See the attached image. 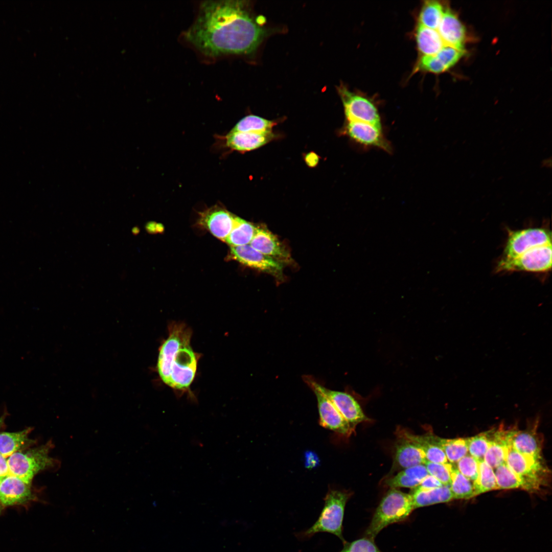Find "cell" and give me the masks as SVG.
<instances>
[{"mask_svg":"<svg viewBox=\"0 0 552 552\" xmlns=\"http://www.w3.org/2000/svg\"><path fill=\"white\" fill-rule=\"evenodd\" d=\"M398 435L399 438L408 441L421 450L427 461L441 464L449 463L439 444V437L433 434L415 435L405 429L400 430Z\"/></svg>","mask_w":552,"mask_h":552,"instance_id":"cell-18","label":"cell"},{"mask_svg":"<svg viewBox=\"0 0 552 552\" xmlns=\"http://www.w3.org/2000/svg\"><path fill=\"white\" fill-rule=\"evenodd\" d=\"M34 499L31 484L10 474L0 480V502L3 507L24 504Z\"/></svg>","mask_w":552,"mask_h":552,"instance_id":"cell-14","label":"cell"},{"mask_svg":"<svg viewBox=\"0 0 552 552\" xmlns=\"http://www.w3.org/2000/svg\"><path fill=\"white\" fill-rule=\"evenodd\" d=\"M429 474L425 465H419L404 469L386 483L391 488H408L413 489L419 485L422 480Z\"/></svg>","mask_w":552,"mask_h":552,"instance_id":"cell-25","label":"cell"},{"mask_svg":"<svg viewBox=\"0 0 552 552\" xmlns=\"http://www.w3.org/2000/svg\"><path fill=\"white\" fill-rule=\"evenodd\" d=\"M266 33L251 15L246 1H209L201 3L185 36L201 53L215 57L250 54Z\"/></svg>","mask_w":552,"mask_h":552,"instance_id":"cell-1","label":"cell"},{"mask_svg":"<svg viewBox=\"0 0 552 552\" xmlns=\"http://www.w3.org/2000/svg\"><path fill=\"white\" fill-rule=\"evenodd\" d=\"M339 91L348 121L364 122L382 127L378 110L372 102L343 86L339 88Z\"/></svg>","mask_w":552,"mask_h":552,"instance_id":"cell-10","label":"cell"},{"mask_svg":"<svg viewBox=\"0 0 552 552\" xmlns=\"http://www.w3.org/2000/svg\"><path fill=\"white\" fill-rule=\"evenodd\" d=\"M395 461L398 466L406 469L427 462L424 452L408 441L400 438L395 453Z\"/></svg>","mask_w":552,"mask_h":552,"instance_id":"cell-23","label":"cell"},{"mask_svg":"<svg viewBox=\"0 0 552 552\" xmlns=\"http://www.w3.org/2000/svg\"><path fill=\"white\" fill-rule=\"evenodd\" d=\"M470 455L478 461H484L491 440V430L467 438Z\"/></svg>","mask_w":552,"mask_h":552,"instance_id":"cell-33","label":"cell"},{"mask_svg":"<svg viewBox=\"0 0 552 552\" xmlns=\"http://www.w3.org/2000/svg\"><path fill=\"white\" fill-rule=\"evenodd\" d=\"M319 459L317 455L312 452H307L305 454V464L307 468H313L318 465Z\"/></svg>","mask_w":552,"mask_h":552,"instance_id":"cell-39","label":"cell"},{"mask_svg":"<svg viewBox=\"0 0 552 552\" xmlns=\"http://www.w3.org/2000/svg\"><path fill=\"white\" fill-rule=\"evenodd\" d=\"M414 509L410 494L391 488L377 507L365 536L374 539L387 526L405 520Z\"/></svg>","mask_w":552,"mask_h":552,"instance_id":"cell-4","label":"cell"},{"mask_svg":"<svg viewBox=\"0 0 552 552\" xmlns=\"http://www.w3.org/2000/svg\"><path fill=\"white\" fill-rule=\"evenodd\" d=\"M541 166L542 167H544V168H551V157L543 159L541 162Z\"/></svg>","mask_w":552,"mask_h":552,"instance_id":"cell-42","label":"cell"},{"mask_svg":"<svg viewBox=\"0 0 552 552\" xmlns=\"http://www.w3.org/2000/svg\"><path fill=\"white\" fill-rule=\"evenodd\" d=\"M339 552H382L374 542V539L365 536L351 542H346Z\"/></svg>","mask_w":552,"mask_h":552,"instance_id":"cell-36","label":"cell"},{"mask_svg":"<svg viewBox=\"0 0 552 552\" xmlns=\"http://www.w3.org/2000/svg\"><path fill=\"white\" fill-rule=\"evenodd\" d=\"M9 475L7 459L0 454V480Z\"/></svg>","mask_w":552,"mask_h":552,"instance_id":"cell-40","label":"cell"},{"mask_svg":"<svg viewBox=\"0 0 552 552\" xmlns=\"http://www.w3.org/2000/svg\"><path fill=\"white\" fill-rule=\"evenodd\" d=\"M273 135L269 133H254L231 131L226 136V145L238 151H249L269 142Z\"/></svg>","mask_w":552,"mask_h":552,"instance_id":"cell-19","label":"cell"},{"mask_svg":"<svg viewBox=\"0 0 552 552\" xmlns=\"http://www.w3.org/2000/svg\"><path fill=\"white\" fill-rule=\"evenodd\" d=\"M465 53L466 51L445 45L436 54L422 56L417 63L416 70L441 73L453 66Z\"/></svg>","mask_w":552,"mask_h":552,"instance_id":"cell-17","label":"cell"},{"mask_svg":"<svg viewBox=\"0 0 552 552\" xmlns=\"http://www.w3.org/2000/svg\"><path fill=\"white\" fill-rule=\"evenodd\" d=\"M511 446L522 454L535 457H542V443L534 430L515 429L511 440Z\"/></svg>","mask_w":552,"mask_h":552,"instance_id":"cell-21","label":"cell"},{"mask_svg":"<svg viewBox=\"0 0 552 552\" xmlns=\"http://www.w3.org/2000/svg\"><path fill=\"white\" fill-rule=\"evenodd\" d=\"M168 331V337L159 348L157 371L165 384L187 390L195 378L200 356L191 347L192 332L186 324L171 323Z\"/></svg>","mask_w":552,"mask_h":552,"instance_id":"cell-2","label":"cell"},{"mask_svg":"<svg viewBox=\"0 0 552 552\" xmlns=\"http://www.w3.org/2000/svg\"><path fill=\"white\" fill-rule=\"evenodd\" d=\"M316 396L320 426L344 437L350 436L354 429L343 418L331 400L317 387L316 381L311 376L303 377Z\"/></svg>","mask_w":552,"mask_h":552,"instance_id":"cell-8","label":"cell"},{"mask_svg":"<svg viewBox=\"0 0 552 552\" xmlns=\"http://www.w3.org/2000/svg\"><path fill=\"white\" fill-rule=\"evenodd\" d=\"M416 37L418 50L422 56L436 54L445 45L436 30L420 24L417 28Z\"/></svg>","mask_w":552,"mask_h":552,"instance_id":"cell-24","label":"cell"},{"mask_svg":"<svg viewBox=\"0 0 552 552\" xmlns=\"http://www.w3.org/2000/svg\"><path fill=\"white\" fill-rule=\"evenodd\" d=\"M51 442L25 452H16L7 459L10 474L31 484L39 472L58 466L59 461L49 456Z\"/></svg>","mask_w":552,"mask_h":552,"instance_id":"cell-5","label":"cell"},{"mask_svg":"<svg viewBox=\"0 0 552 552\" xmlns=\"http://www.w3.org/2000/svg\"><path fill=\"white\" fill-rule=\"evenodd\" d=\"M437 31L445 45L465 51V28L457 15L449 8L445 9Z\"/></svg>","mask_w":552,"mask_h":552,"instance_id":"cell-16","label":"cell"},{"mask_svg":"<svg viewBox=\"0 0 552 552\" xmlns=\"http://www.w3.org/2000/svg\"><path fill=\"white\" fill-rule=\"evenodd\" d=\"M3 420H4V418H3V417H1V418H0V428H1V426H2V424H3Z\"/></svg>","mask_w":552,"mask_h":552,"instance_id":"cell-43","label":"cell"},{"mask_svg":"<svg viewBox=\"0 0 552 552\" xmlns=\"http://www.w3.org/2000/svg\"><path fill=\"white\" fill-rule=\"evenodd\" d=\"M415 509L439 503L448 502L453 499L452 495L448 486L422 489L413 488L410 494Z\"/></svg>","mask_w":552,"mask_h":552,"instance_id":"cell-22","label":"cell"},{"mask_svg":"<svg viewBox=\"0 0 552 552\" xmlns=\"http://www.w3.org/2000/svg\"><path fill=\"white\" fill-rule=\"evenodd\" d=\"M457 470L473 483L476 480L478 474L479 461L467 454L456 463Z\"/></svg>","mask_w":552,"mask_h":552,"instance_id":"cell-37","label":"cell"},{"mask_svg":"<svg viewBox=\"0 0 552 552\" xmlns=\"http://www.w3.org/2000/svg\"><path fill=\"white\" fill-rule=\"evenodd\" d=\"M235 217L227 210L215 207L200 213L199 222L215 237L225 241L233 228Z\"/></svg>","mask_w":552,"mask_h":552,"instance_id":"cell-15","label":"cell"},{"mask_svg":"<svg viewBox=\"0 0 552 552\" xmlns=\"http://www.w3.org/2000/svg\"><path fill=\"white\" fill-rule=\"evenodd\" d=\"M445 9L439 2L435 1L425 2L420 13L419 24L424 27L437 30Z\"/></svg>","mask_w":552,"mask_h":552,"instance_id":"cell-28","label":"cell"},{"mask_svg":"<svg viewBox=\"0 0 552 552\" xmlns=\"http://www.w3.org/2000/svg\"><path fill=\"white\" fill-rule=\"evenodd\" d=\"M505 463L520 480L523 490L536 492L547 485L549 470L542 457L522 454L511 447Z\"/></svg>","mask_w":552,"mask_h":552,"instance_id":"cell-6","label":"cell"},{"mask_svg":"<svg viewBox=\"0 0 552 552\" xmlns=\"http://www.w3.org/2000/svg\"><path fill=\"white\" fill-rule=\"evenodd\" d=\"M3 507L2 506V505L1 504V502H0V515H1V512H2V509H3Z\"/></svg>","mask_w":552,"mask_h":552,"instance_id":"cell-44","label":"cell"},{"mask_svg":"<svg viewBox=\"0 0 552 552\" xmlns=\"http://www.w3.org/2000/svg\"><path fill=\"white\" fill-rule=\"evenodd\" d=\"M494 469L497 489L521 488L520 480L505 462Z\"/></svg>","mask_w":552,"mask_h":552,"instance_id":"cell-34","label":"cell"},{"mask_svg":"<svg viewBox=\"0 0 552 552\" xmlns=\"http://www.w3.org/2000/svg\"><path fill=\"white\" fill-rule=\"evenodd\" d=\"M30 428L14 432L0 433V454L8 458L32 442L29 438Z\"/></svg>","mask_w":552,"mask_h":552,"instance_id":"cell-26","label":"cell"},{"mask_svg":"<svg viewBox=\"0 0 552 552\" xmlns=\"http://www.w3.org/2000/svg\"><path fill=\"white\" fill-rule=\"evenodd\" d=\"M232 257L241 264L274 275L281 273V261L266 256L254 248L250 244L231 247Z\"/></svg>","mask_w":552,"mask_h":552,"instance_id":"cell-11","label":"cell"},{"mask_svg":"<svg viewBox=\"0 0 552 552\" xmlns=\"http://www.w3.org/2000/svg\"><path fill=\"white\" fill-rule=\"evenodd\" d=\"M439 444L448 461L453 464L456 463L468 453L467 438L446 439L439 438Z\"/></svg>","mask_w":552,"mask_h":552,"instance_id":"cell-30","label":"cell"},{"mask_svg":"<svg viewBox=\"0 0 552 552\" xmlns=\"http://www.w3.org/2000/svg\"><path fill=\"white\" fill-rule=\"evenodd\" d=\"M551 244L534 247L513 259L501 258L498 261L496 272L527 271L545 272L551 268Z\"/></svg>","mask_w":552,"mask_h":552,"instance_id":"cell-7","label":"cell"},{"mask_svg":"<svg viewBox=\"0 0 552 552\" xmlns=\"http://www.w3.org/2000/svg\"><path fill=\"white\" fill-rule=\"evenodd\" d=\"M550 231L543 228L510 231L502 257L513 259L539 246L551 244Z\"/></svg>","mask_w":552,"mask_h":552,"instance_id":"cell-9","label":"cell"},{"mask_svg":"<svg viewBox=\"0 0 552 552\" xmlns=\"http://www.w3.org/2000/svg\"><path fill=\"white\" fill-rule=\"evenodd\" d=\"M442 486L444 485L439 480L433 476L428 474L422 480L419 485L416 488L422 489H430Z\"/></svg>","mask_w":552,"mask_h":552,"instance_id":"cell-38","label":"cell"},{"mask_svg":"<svg viewBox=\"0 0 552 552\" xmlns=\"http://www.w3.org/2000/svg\"><path fill=\"white\" fill-rule=\"evenodd\" d=\"M316 385L331 400L353 429L355 430L358 424L367 419L358 402L350 394L330 389L316 381Z\"/></svg>","mask_w":552,"mask_h":552,"instance_id":"cell-12","label":"cell"},{"mask_svg":"<svg viewBox=\"0 0 552 552\" xmlns=\"http://www.w3.org/2000/svg\"><path fill=\"white\" fill-rule=\"evenodd\" d=\"M425 466L429 474L433 476L444 486H450L451 483V475L454 464L435 463L427 461Z\"/></svg>","mask_w":552,"mask_h":552,"instance_id":"cell-35","label":"cell"},{"mask_svg":"<svg viewBox=\"0 0 552 552\" xmlns=\"http://www.w3.org/2000/svg\"><path fill=\"white\" fill-rule=\"evenodd\" d=\"M274 125L273 121L255 115H248L241 119L231 131L269 133L271 132L272 128Z\"/></svg>","mask_w":552,"mask_h":552,"instance_id":"cell-29","label":"cell"},{"mask_svg":"<svg viewBox=\"0 0 552 552\" xmlns=\"http://www.w3.org/2000/svg\"><path fill=\"white\" fill-rule=\"evenodd\" d=\"M346 132L351 139L361 145L390 151L391 147L384 137L382 127L364 122L348 121Z\"/></svg>","mask_w":552,"mask_h":552,"instance_id":"cell-13","label":"cell"},{"mask_svg":"<svg viewBox=\"0 0 552 552\" xmlns=\"http://www.w3.org/2000/svg\"><path fill=\"white\" fill-rule=\"evenodd\" d=\"M473 484L475 495L489 491L497 490L493 469L484 461H479L477 478Z\"/></svg>","mask_w":552,"mask_h":552,"instance_id":"cell-32","label":"cell"},{"mask_svg":"<svg viewBox=\"0 0 552 552\" xmlns=\"http://www.w3.org/2000/svg\"><path fill=\"white\" fill-rule=\"evenodd\" d=\"M250 245L261 253L280 261L289 258V254L284 246L266 229L257 228Z\"/></svg>","mask_w":552,"mask_h":552,"instance_id":"cell-20","label":"cell"},{"mask_svg":"<svg viewBox=\"0 0 552 552\" xmlns=\"http://www.w3.org/2000/svg\"><path fill=\"white\" fill-rule=\"evenodd\" d=\"M351 496L346 491L329 489L324 498V505L316 521L307 530L295 533L300 540L311 538L319 533H328L338 537L344 543L343 520L345 507Z\"/></svg>","mask_w":552,"mask_h":552,"instance_id":"cell-3","label":"cell"},{"mask_svg":"<svg viewBox=\"0 0 552 552\" xmlns=\"http://www.w3.org/2000/svg\"><path fill=\"white\" fill-rule=\"evenodd\" d=\"M305 159L307 164L311 167H315L318 164L319 161L318 156L313 152L307 154L306 155Z\"/></svg>","mask_w":552,"mask_h":552,"instance_id":"cell-41","label":"cell"},{"mask_svg":"<svg viewBox=\"0 0 552 552\" xmlns=\"http://www.w3.org/2000/svg\"><path fill=\"white\" fill-rule=\"evenodd\" d=\"M453 499H470L475 495L473 482L461 474L455 467L449 486Z\"/></svg>","mask_w":552,"mask_h":552,"instance_id":"cell-31","label":"cell"},{"mask_svg":"<svg viewBox=\"0 0 552 552\" xmlns=\"http://www.w3.org/2000/svg\"><path fill=\"white\" fill-rule=\"evenodd\" d=\"M257 227L238 217H235L234 224L225 241L231 247L249 244L254 238Z\"/></svg>","mask_w":552,"mask_h":552,"instance_id":"cell-27","label":"cell"}]
</instances>
